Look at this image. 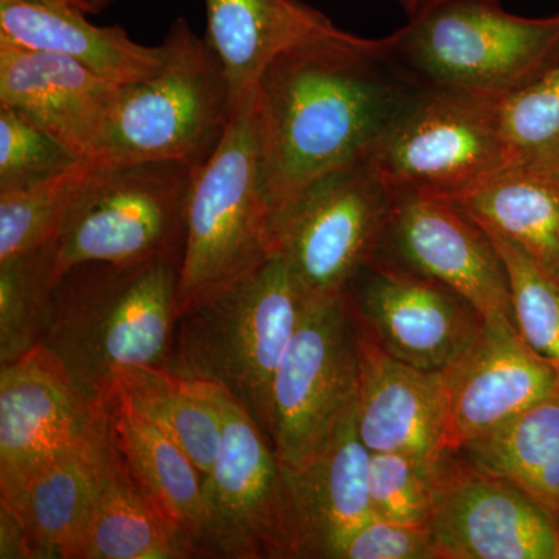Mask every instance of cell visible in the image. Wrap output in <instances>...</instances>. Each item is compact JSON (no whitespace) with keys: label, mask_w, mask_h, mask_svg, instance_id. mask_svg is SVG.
Segmentation results:
<instances>
[{"label":"cell","mask_w":559,"mask_h":559,"mask_svg":"<svg viewBox=\"0 0 559 559\" xmlns=\"http://www.w3.org/2000/svg\"><path fill=\"white\" fill-rule=\"evenodd\" d=\"M109 407L87 399L49 348L39 345L0 369V495L36 469L94 440Z\"/></svg>","instance_id":"obj_15"},{"label":"cell","mask_w":559,"mask_h":559,"mask_svg":"<svg viewBox=\"0 0 559 559\" xmlns=\"http://www.w3.org/2000/svg\"><path fill=\"white\" fill-rule=\"evenodd\" d=\"M358 333L356 425L370 452H404L432 460L441 451L448 415V370L429 371L392 358Z\"/></svg>","instance_id":"obj_18"},{"label":"cell","mask_w":559,"mask_h":559,"mask_svg":"<svg viewBox=\"0 0 559 559\" xmlns=\"http://www.w3.org/2000/svg\"><path fill=\"white\" fill-rule=\"evenodd\" d=\"M75 7L0 0V33L31 49L53 51L110 83H138L162 68L164 49L132 40L120 25L98 27Z\"/></svg>","instance_id":"obj_22"},{"label":"cell","mask_w":559,"mask_h":559,"mask_svg":"<svg viewBox=\"0 0 559 559\" xmlns=\"http://www.w3.org/2000/svg\"><path fill=\"white\" fill-rule=\"evenodd\" d=\"M440 559H559V527L509 477L463 450L430 463Z\"/></svg>","instance_id":"obj_12"},{"label":"cell","mask_w":559,"mask_h":559,"mask_svg":"<svg viewBox=\"0 0 559 559\" xmlns=\"http://www.w3.org/2000/svg\"><path fill=\"white\" fill-rule=\"evenodd\" d=\"M358 388V333L344 294L305 297L272 393V444L286 469H305L322 454Z\"/></svg>","instance_id":"obj_9"},{"label":"cell","mask_w":559,"mask_h":559,"mask_svg":"<svg viewBox=\"0 0 559 559\" xmlns=\"http://www.w3.org/2000/svg\"><path fill=\"white\" fill-rule=\"evenodd\" d=\"M304 300L275 253L248 277L179 310L164 369L229 392L274 448L275 374Z\"/></svg>","instance_id":"obj_3"},{"label":"cell","mask_w":559,"mask_h":559,"mask_svg":"<svg viewBox=\"0 0 559 559\" xmlns=\"http://www.w3.org/2000/svg\"><path fill=\"white\" fill-rule=\"evenodd\" d=\"M489 237L509 274L514 325L530 347L549 360L559 374V283L516 246L495 234Z\"/></svg>","instance_id":"obj_31"},{"label":"cell","mask_w":559,"mask_h":559,"mask_svg":"<svg viewBox=\"0 0 559 559\" xmlns=\"http://www.w3.org/2000/svg\"><path fill=\"white\" fill-rule=\"evenodd\" d=\"M79 162L49 132L0 106V193L39 186Z\"/></svg>","instance_id":"obj_32"},{"label":"cell","mask_w":559,"mask_h":559,"mask_svg":"<svg viewBox=\"0 0 559 559\" xmlns=\"http://www.w3.org/2000/svg\"><path fill=\"white\" fill-rule=\"evenodd\" d=\"M92 168L81 160L39 186L0 193V260L57 241Z\"/></svg>","instance_id":"obj_29"},{"label":"cell","mask_w":559,"mask_h":559,"mask_svg":"<svg viewBox=\"0 0 559 559\" xmlns=\"http://www.w3.org/2000/svg\"><path fill=\"white\" fill-rule=\"evenodd\" d=\"M112 399L175 440L193 460L204 480L212 473L221 450L223 426L202 382L186 380L162 367H138L117 378Z\"/></svg>","instance_id":"obj_27"},{"label":"cell","mask_w":559,"mask_h":559,"mask_svg":"<svg viewBox=\"0 0 559 559\" xmlns=\"http://www.w3.org/2000/svg\"><path fill=\"white\" fill-rule=\"evenodd\" d=\"M179 270V259L91 261L58 280L43 345L98 406H108L123 371L167 364Z\"/></svg>","instance_id":"obj_2"},{"label":"cell","mask_w":559,"mask_h":559,"mask_svg":"<svg viewBox=\"0 0 559 559\" xmlns=\"http://www.w3.org/2000/svg\"><path fill=\"white\" fill-rule=\"evenodd\" d=\"M110 428L90 443L40 466L0 503L20 518L31 536L36 559H66L86 524L100 473L102 448Z\"/></svg>","instance_id":"obj_25"},{"label":"cell","mask_w":559,"mask_h":559,"mask_svg":"<svg viewBox=\"0 0 559 559\" xmlns=\"http://www.w3.org/2000/svg\"><path fill=\"white\" fill-rule=\"evenodd\" d=\"M500 121L511 164L559 175V62L500 103Z\"/></svg>","instance_id":"obj_30"},{"label":"cell","mask_w":559,"mask_h":559,"mask_svg":"<svg viewBox=\"0 0 559 559\" xmlns=\"http://www.w3.org/2000/svg\"><path fill=\"white\" fill-rule=\"evenodd\" d=\"M0 558L36 559L31 536L20 518L0 503Z\"/></svg>","instance_id":"obj_35"},{"label":"cell","mask_w":559,"mask_h":559,"mask_svg":"<svg viewBox=\"0 0 559 559\" xmlns=\"http://www.w3.org/2000/svg\"><path fill=\"white\" fill-rule=\"evenodd\" d=\"M418 86L384 39L340 27L278 53L257 84L272 226L323 175L369 159Z\"/></svg>","instance_id":"obj_1"},{"label":"cell","mask_w":559,"mask_h":559,"mask_svg":"<svg viewBox=\"0 0 559 559\" xmlns=\"http://www.w3.org/2000/svg\"><path fill=\"white\" fill-rule=\"evenodd\" d=\"M277 253L261 173L257 91L235 110L218 148L197 168L187 209L178 312L248 277Z\"/></svg>","instance_id":"obj_6"},{"label":"cell","mask_w":559,"mask_h":559,"mask_svg":"<svg viewBox=\"0 0 559 559\" xmlns=\"http://www.w3.org/2000/svg\"><path fill=\"white\" fill-rule=\"evenodd\" d=\"M373 260L443 283L485 316L509 314V274L484 227L447 198L393 190V205Z\"/></svg>","instance_id":"obj_14"},{"label":"cell","mask_w":559,"mask_h":559,"mask_svg":"<svg viewBox=\"0 0 559 559\" xmlns=\"http://www.w3.org/2000/svg\"><path fill=\"white\" fill-rule=\"evenodd\" d=\"M223 426L221 450L205 477L209 557L296 559L288 473L274 448L230 393L202 382Z\"/></svg>","instance_id":"obj_10"},{"label":"cell","mask_w":559,"mask_h":559,"mask_svg":"<svg viewBox=\"0 0 559 559\" xmlns=\"http://www.w3.org/2000/svg\"><path fill=\"white\" fill-rule=\"evenodd\" d=\"M207 40L226 70L231 108L257 91L261 73L283 50L333 31L322 11L300 0H204Z\"/></svg>","instance_id":"obj_20"},{"label":"cell","mask_w":559,"mask_h":559,"mask_svg":"<svg viewBox=\"0 0 559 559\" xmlns=\"http://www.w3.org/2000/svg\"><path fill=\"white\" fill-rule=\"evenodd\" d=\"M401 9L406 13L407 20L421 16L430 10L439 9V7L448 5V3L459 2V0H396Z\"/></svg>","instance_id":"obj_36"},{"label":"cell","mask_w":559,"mask_h":559,"mask_svg":"<svg viewBox=\"0 0 559 559\" xmlns=\"http://www.w3.org/2000/svg\"><path fill=\"white\" fill-rule=\"evenodd\" d=\"M117 447L132 479L191 558L209 557L204 477L186 451L121 401L108 404Z\"/></svg>","instance_id":"obj_21"},{"label":"cell","mask_w":559,"mask_h":559,"mask_svg":"<svg viewBox=\"0 0 559 559\" xmlns=\"http://www.w3.org/2000/svg\"><path fill=\"white\" fill-rule=\"evenodd\" d=\"M382 39L421 86L502 103L558 64L559 13L522 17L500 0H459Z\"/></svg>","instance_id":"obj_4"},{"label":"cell","mask_w":559,"mask_h":559,"mask_svg":"<svg viewBox=\"0 0 559 559\" xmlns=\"http://www.w3.org/2000/svg\"><path fill=\"white\" fill-rule=\"evenodd\" d=\"M392 205L393 190L367 159L312 182L274 227L301 296H342L377 255Z\"/></svg>","instance_id":"obj_11"},{"label":"cell","mask_w":559,"mask_h":559,"mask_svg":"<svg viewBox=\"0 0 559 559\" xmlns=\"http://www.w3.org/2000/svg\"><path fill=\"white\" fill-rule=\"evenodd\" d=\"M160 46L162 68L120 87L91 157L95 165L176 160L198 168L218 148L234 116L219 58L183 17L173 22Z\"/></svg>","instance_id":"obj_5"},{"label":"cell","mask_w":559,"mask_h":559,"mask_svg":"<svg viewBox=\"0 0 559 559\" xmlns=\"http://www.w3.org/2000/svg\"><path fill=\"white\" fill-rule=\"evenodd\" d=\"M112 2L114 0H83V10L84 13H98Z\"/></svg>","instance_id":"obj_37"},{"label":"cell","mask_w":559,"mask_h":559,"mask_svg":"<svg viewBox=\"0 0 559 559\" xmlns=\"http://www.w3.org/2000/svg\"><path fill=\"white\" fill-rule=\"evenodd\" d=\"M489 234L559 283V175L510 164L455 200Z\"/></svg>","instance_id":"obj_24"},{"label":"cell","mask_w":559,"mask_h":559,"mask_svg":"<svg viewBox=\"0 0 559 559\" xmlns=\"http://www.w3.org/2000/svg\"><path fill=\"white\" fill-rule=\"evenodd\" d=\"M371 452L360 440L356 404L329 447L301 471H289L297 558L325 559L341 536L371 518Z\"/></svg>","instance_id":"obj_19"},{"label":"cell","mask_w":559,"mask_h":559,"mask_svg":"<svg viewBox=\"0 0 559 559\" xmlns=\"http://www.w3.org/2000/svg\"><path fill=\"white\" fill-rule=\"evenodd\" d=\"M353 323L401 362L450 370L473 347L485 316L443 283L371 260L344 293Z\"/></svg>","instance_id":"obj_13"},{"label":"cell","mask_w":559,"mask_h":559,"mask_svg":"<svg viewBox=\"0 0 559 559\" xmlns=\"http://www.w3.org/2000/svg\"><path fill=\"white\" fill-rule=\"evenodd\" d=\"M367 160L392 190L455 200L511 164L500 103L419 84Z\"/></svg>","instance_id":"obj_8"},{"label":"cell","mask_w":559,"mask_h":559,"mask_svg":"<svg viewBox=\"0 0 559 559\" xmlns=\"http://www.w3.org/2000/svg\"><path fill=\"white\" fill-rule=\"evenodd\" d=\"M22 2L36 3V5L76 7L75 0H22ZM80 10V9H79Z\"/></svg>","instance_id":"obj_38"},{"label":"cell","mask_w":559,"mask_h":559,"mask_svg":"<svg viewBox=\"0 0 559 559\" xmlns=\"http://www.w3.org/2000/svg\"><path fill=\"white\" fill-rule=\"evenodd\" d=\"M557 390V369L530 347L514 319L488 316L473 347L448 370L441 451L466 447Z\"/></svg>","instance_id":"obj_16"},{"label":"cell","mask_w":559,"mask_h":559,"mask_svg":"<svg viewBox=\"0 0 559 559\" xmlns=\"http://www.w3.org/2000/svg\"><path fill=\"white\" fill-rule=\"evenodd\" d=\"M460 450L513 480L559 527V390Z\"/></svg>","instance_id":"obj_26"},{"label":"cell","mask_w":559,"mask_h":559,"mask_svg":"<svg viewBox=\"0 0 559 559\" xmlns=\"http://www.w3.org/2000/svg\"><path fill=\"white\" fill-rule=\"evenodd\" d=\"M75 3H76V7H79V9H80L81 11H83V13H84V10H83V0H75Z\"/></svg>","instance_id":"obj_39"},{"label":"cell","mask_w":559,"mask_h":559,"mask_svg":"<svg viewBox=\"0 0 559 559\" xmlns=\"http://www.w3.org/2000/svg\"><path fill=\"white\" fill-rule=\"evenodd\" d=\"M432 460L404 452H371V516L401 524L429 525L432 516Z\"/></svg>","instance_id":"obj_33"},{"label":"cell","mask_w":559,"mask_h":559,"mask_svg":"<svg viewBox=\"0 0 559 559\" xmlns=\"http://www.w3.org/2000/svg\"><path fill=\"white\" fill-rule=\"evenodd\" d=\"M120 87L72 58L0 33V106L49 132L81 160L94 156Z\"/></svg>","instance_id":"obj_17"},{"label":"cell","mask_w":559,"mask_h":559,"mask_svg":"<svg viewBox=\"0 0 559 559\" xmlns=\"http://www.w3.org/2000/svg\"><path fill=\"white\" fill-rule=\"evenodd\" d=\"M186 558L189 549L132 479L110 425L94 506L66 559Z\"/></svg>","instance_id":"obj_23"},{"label":"cell","mask_w":559,"mask_h":559,"mask_svg":"<svg viewBox=\"0 0 559 559\" xmlns=\"http://www.w3.org/2000/svg\"><path fill=\"white\" fill-rule=\"evenodd\" d=\"M57 283L55 242L0 260V367L43 345Z\"/></svg>","instance_id":"obj_28"},{"label":"cell","mask_w":559,"mask_h":559,"mask_svg":"<svg viewBox=\"0 0 559 559\" xmlns=\"http://www.w3.org/2000/svg\"><path fill=\"white\" fill-rule=\"evenodd\" d=\"M325 559H440L429 525L369 518L341 536Z\"/></svg>","instance_id":"obj_34"},{"label":"cell","mask_w":559,"mask_h":559,"mask_svg":"<svg viewBox=\"0 0 559 559\" xmlns=\"http://www.w3.org/2000/svg\"><path fill=\"white\" fill-rule=\"evenodd\" d=\"M194 173L176 160L94 164L55 241L58 280L91 261L182 260Z\"/></svg>","instance_id":"obj_7"}]
</instances>
